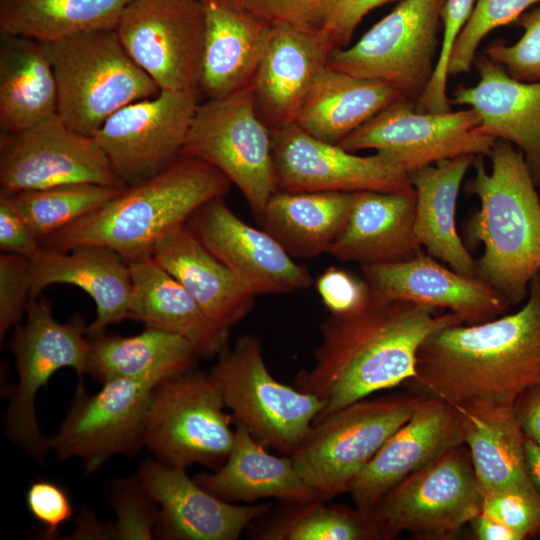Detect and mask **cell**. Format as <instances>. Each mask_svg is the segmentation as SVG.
<instances>
[{"label":"cell","mask_w":540,"mask_h":540,"mask_svg":"<svg viewBox=\"0 0 540 540\" xmlns=\"http://www.w3.org/2000/svg\"><path fill=\"white\" fill-rule=\"evenodd\" d=\"M462 323L453 312L383 300L371 292L358 310L330 314L321 324L314 364L296 374L294 386L323 402L316 421L376 392L409 382L416 375L422 343L437 330Z\"/></svg>","instance_id":"obj_1"},{"label":"cell","mask_w":540,"mask_h":540,"mask_svg":"<svg viewBox=\"0 0 540 540\" xmlns=\"http://www.w3.org/2000/svg\"><path fill=\"white\" fill-rule=\"evenodd\" d=\"M411 391L456 405L514 398L540 383V275L516 311L437 330L420 346Z\"/></svg>","instance_id":"obj_2"},{"label":"cell","mask_w":540,"mask_h":540,"mask_svg":"<svg viewBox=\"0 0 540 540\" xmlns=\"http://www.w3.org/2000/svg\"><path fill=\"white\" fill-rule=\"evenodd\" d=\"M473 163L467 195L479 199V209L467 224L469 239L481 242L477 277L509 304H522L540 272V193L523 153L512 143L496 140L488 155Z\"/></svg>","instance_id":"obj_3"},{"label":"cell","mask_w":540,"mask_h":540,"mask_svg":"<svg viewBox=\"0 0 540 540\" xmlns=\"http://www.w3.org/2000/svg\"><path fill=\"white\" fill-rule=\"evenodd\" d=\"M232 183L215 166L187 153L96 211L43 238V248L69 251L82 245L113 249L127 263L151 256L168 233L186 224L208 201L225 196Z\"/></svg>","instance_id":"obj_4"},{"label":"cell","mask_w":540,"mask_h":540,"mask_svg":"<svg viewBox=\"0 0 540 540\" xmlns=\"http://www.w3.org/2000/svg\"><path fill=\"white\" fill-rule=\"evenodd\" d=\"M58 91L60 118L94 136L117 110L155 96L159 86L132 60L115 29L44 43Z\"/></svg>","instance_id":"obj_5"},{"label":"cell","mask_w":540,"mask_h":540,"mask_svg":"<svg viewBox=\"0 0 540 540\" xmlns=\"http://www.w3.org/2000/svg\"><path fill=\"white\" fill-rule=\"evenodd\" d=\"M424 397L413 391L367 397L317 419L290 455L316 498L329 501L348 492L354 479Z\"/></svg>","instance_id":"obj_6"},{"label":"cell","mask_w":540,"mask_h":540,"mask_svg":"<svg viewBox=\"0 0 540 540\" xmlns=\"http://www.w3.org/2000/svg\"><path fill=\"white\" fill-rule=\"evenodd\" d=\"M208 374L234 423L282 455L300 446L324 407L315 395L274 378L254 335H243L221 352Z\"/></svg>","instance_id":"obj_7"},{"label":"cell","mask_w":540,"mask_h":540,"mask_svg":"<svg viewBox=\"0 0 540 540\" xmlns=\"http://www.w3.org/2000/svg\"><path fill=\"white\" fill-rule=\"evenodd\" d=\"M208 373L189 370L156 386L144 433L157 461L187 469H218L234 444L233 416Z\"/></svg>","instance_id":"obj_8"},{"label":"cell","mask_w":540,"mask_h":540,"mask_svg":"<svg viewBox=\"0 0 540 540\" xmlns=\"http://www.w3.org/2000/svg\"><path fill=\"white\" fill-rule=\"evenodd\" d=\"M26 316L10 343L18 382L11 392L4 426L11 440L42 464L50 443L38 426L37 393L62 368H72L80 377L86 372L89 334L88 325L78 314L68 322H58L44 298L31 299Z\"/></svg>","instance_id":"obj_9"},{"label":"cell","mask_w":540,"mask_h":540,"mask_svg":"<svg viewBox=\"0 0 540 540\" xmlns=\"http://www.w3.org/2000/svg\"><path fill=\"white\" fill-rule=\"evenodd\" d=\"M181 153L219 169L261 218L276 184L271 130L256 111L252 85L200 102Z\"/></svg>","instance_id":"obj_10"},{"label":"cell","mask_w":540,"mask_h":540,"mask_svg":"<svg viewBox=\"0 0 540 540\" xmlns=\"http://www.w3.org/2000/svg\"><path fill=\"white\" fill-rule=\"evenodd\" d=\"M444 4L445 0L401 1L355 44L335 49L329 66L417 99L435 69Z\"/></svg>","instance_id":"obj_11"},{"label":"cell","mask_w":540,"mask_h":540,"mask_svg":"<svg viewBox=\"0 0 540 540\" xmlns=\"http://www.w3.org/2000/svg\"><path fill=\"white\" fill-rule=\"evenodd\" d=\"M483 494L465 444L454 446L390 489L373 508L394 535L449 539L482 512Z\"/></svg>","instance_id":"obj_12"},{"label":"cell","mask_w":540,"mask_h":540,"mask_svg":"<svg viewBox=\"0 0 540 540\" xmlns=\"http://www.w3.org/2000/svg\"><path fill=\"white\" fill-rule=\"evenodd\" d=\"M495 141L479 131V118L472 108L418 112L412 99L400 97L338 145L350 152L373 149L410 175L445 159L488 156Z\"/></svg>","instance_id":"obj_13"},{"label":"cell","mask_w":540,"mask_h":540,"mask_svg":"<svg viewBox=\"0 0 540 540\" xmlns=\"http://www.w3.org/2000/svg\"><path fill=\"white\" fill-rule=\"evenodd\" d=\"M160 90H199L206 13L200 0H131L115 28Z\"/></svg>","instance_id":"obj_14"},{"label":"cell","mask_w":540,"mask_h":540,"mask_svg":"<svg viewBox=\"0 0 540 540\" xmlns=\"http://www.w3.org/2000/svg\"><path fill=\"white\" fill-rule=\"evenodd\" d=\"M200 91L160 90L113 113L93 136L126 185L146 180L181 154Z\"/></svg>","instance_id":"obj_15"},{"label":"cell","mask_w":540,"mask_h":540,"mask_svg":"<svg viewBox=\"0 0 540 540\" xmlns=\"http://www.w3.org/2000/svg\"><path fill=\"white\" fill-rule=\"evenodd\" d=\"M91 183L127 187L94 137L69 127L58 114L0 134V186L9 193Z\"/></svg>","instance_id":"obj_16"},{"label":"cell","mask_w":540,"mask_h":540,"mask_svg":"<svg viewBox=\"0 0 540 540\" xmlns=\"http://www.w3.org/2000/svg\"><path fill=\"white\" fill-rule=\"evenodd\" d=\"M155 387L118 377L90 395L79 386L58 432L49 438L58 460L78 458L93 473L116 454L133 455L144 446L146 418Z\"/></svg>","instance_id":"obj_17"},{"label":"cell","mask_w":540,"mask_h":540,"mask_svg":"<svg viewBox=\"0 0 540 540\" xmlns=\"http://www.w3.org/2000/svg\"><path fill=\"white\" fill-rule=\"evenodd\" d=\"M276 191L401 192L413 189L409 175L376 152L359 156L319 140L294 122L271 131Z\"/></svg>","instance_id":"obj_18"},{"label":"cell","mask_w":540,"mask_h":540,"mask_svg":"<svg viewBox=\"0 0 540 540\" xmlns=\"http://www.w3.org/2000/svg\"><path fill=\"white\" fill-rule=\"evenodd\" d=\"M187 225L255 296L290 293L313 284L309 269L293 257L264 229L240 219L224 196L202 205Z\"/></svg>","instance_id":"obj_19"},{"label":"cell","mask_w":540,"mask_h":540,"mask_svg":"<svg viewBox=\"0 0 540 540\" xmlns=\"http://www.w3.org/2000/svg\"><path fill=\"white\" fill-rule=\"evenodd\" d=\"M138 480L158 505L155 534L172 540H238L271 511V504L224 501L190 478L186 469L142 462Z\"/></svg>","instance_id":"obj_20"},{"label":"cell","mask_w":540,"mask_h":540,"mask_svg":"<svg viewBox=\"0 0 540 540\" xmlns=\"http://www.w3.org/2000/svg\"><path fill=\"white\" fill-rule=\"evenodd\" d=\"M360 268L376 297L447 310L459 315L464 324L494 319L510 307L480 278L461 274L425 251L406 261Z\"/></svg>","instance_id":"obj_21"},{"label":"cell","mask_w":540,"mask_h":540,"mask_svg":"<svg viewBox=\"0 0 540 540\" xmlns=\"http://www.w3.org/2000/svg\"><path fill=\"white\" fill-rule=\"evenodd\" d=\"M335 49L322 29L271 24L252 83L256 111L271 131L294 122Z\"/></svg>","instance_id":"obj_22"},{"label":"cell","mask_w":540,"mask_h":540,"mask_svg":"<svg viewBox=\"0 0 540 540\" xmlns=\"http://www.w3.org/2000/svg\"><path fill=\"white\" fill-rule=\"evenodd\" d=\"M461 444L464 442L456 407L425 396L358 474L348 492L356 506L374 508L405 477Z\"/></svg>","instance_id":"obj_23"},{"label":"cell","mask_w":540,"mask_h":540,"mask_svg":"<svg viewBox=\"0 0 540 540\" xmlns=\"http://www.w3.org/2000/svg\"><path fill=\"white\" fill-rule=\"evenodd\" d=\"M474 66L478 81L472 86L459 85L450 97L451 105L472 108L483 135L518 148L539 186L540 81L517 80L483 53L476 56Z\"/></svg>","instance_id":"obj_24"},{"label":"cell","mask_w":540,"mask_h":540,"mask_svg":"<svg viewBox=\"0 0 540 540\" xmlns=\"http://www.w3.org/2000/svg\"><path fill=\"white\" fill-rule=\"evenodd\" d=\"M31 299L53 284H69L86 292L95 302L97 316L88 334L130 319L132 279L129 264L111 248L82 245L69 251L41 247L31 259ZM30 299V300H31Z\"/></svg>","instance_id":"obj_25"},{"label":"cell","mask_w":540,"mask_h":540,"mask_svg":"<svg viewBox=\"0 0 540 540\" xmlns=\"http://www.w3.org/2000/svg\"><path fill=\"white\" fill-rule=\"evenodd\" d=\"M415 191H356L349 218L328 254L360 265L397 263L424 249L414 233Z\"/></svg>","instance_id":"obj_26"},{"label":"cell","mask_w":540,"mask_h":540,"mask_svg":"<svg viewBox=\"0 0 540 540\" xmlns=\"http://www.w3.org/2000/svg\"><path fill=\"white\" fill-rule=\"evenodd\" d=\"M514 402V398H479L454 405L483 496L535 489L528 475L525 436Z\"/></svg>","instance_id":"obj_27"},{"label":"cell","mask_w":540,"mask_h":540,"mask_svg":"<svg viewBox=\"0 0 540 540\" xmlns=\"http://www.w3.org/2000/svg\"><path fill=\"white\" fill-rule=\"evenodd\" d=\"M152 256L218 327L230 331L253 310L255 295L201 243L187 223L164 236Z\"/></svg>","instance_id":"obj_28"},{"label":"cell","mask_w":540,"mask_h":540,"mask_svg":"<svg viewBox=\"0 0 540 540\" xmlns=\"http://www.w3.org/2000/svg\"><path fill=\"white\" fill-rule=\"evenodd\" d=\"M206 31L199 91L220 99L252 85L265 51L271 24L228 0L203 3Z\"/></svg>","instance_id":"obj_29"},{"label":"cell","mask_w":540,"mask_h":540,"mask_svg":"<svg viewBox=\"0 0 540 540\" xmlns=\"http://www.w3.org/2000/svg\"><path fill=\"white\" fill-rule=\"evenodd\" d=\"M132 279L130 319L189 341L199 357L218 356L230 331L215 325L193 296L153 256L129 262Z\"/></svg>","instance_id":"obj_30"},{"label":"cell","mask_w":540,"mask_h":540,"mask_svg":"<svg viewBox=\"0 0 540 540\" xmlns=\"http://www.w3.org/2000/svg\"><path fill=\"white\" fill-rule=\"evenodd\" d=\"M473 155L438 161L409 175L415 191L414 233L424 251L451 269L477 277L476 260L456 226L457 199Z\"/></svg>","instance_id":"obj_31"},{"label":"cell","mask_w":540,"mask_h":540,"mask_svg":"<svg viewBox=\"0 0 540 540\" xmlns=\"http://www.w3.org/2000/svg\"><path fill=\"white\" fill-rule=\"evenodd\" d=\"M196 482L214 496L231 503L276 498L284 503L317 499L295 468L291 456H276L241 424L226 461L214 472L200 473Z\"/></svg>","instance_id":"obj_32"},{"label":"cell","mask_w":540,"mask_h":540,"mask_svg":"<svg viewBox=\"0 0 540 540\" xmlns=\"http://www.w3.org/2000/svg\"><path fill=\"white\" fill-rule=\"evenodd\" d=\"M199 357L186 339L152 328L133 336L89 335L86 374L100 382L118 377L156 387L191 370Z\"/></svg>","instance_id":"obj_33"},{"label":"cell","mask_w":540,"mask_h":540,"mask_svg":"<svg viewBox=\"0 0 540 540\" xmlns=\"http://www.w3.org/2000/svg\"><path fill=\"white\" fill-rule=\"evenodd\" d=\"M0 35V134H10L57 114L58 91L44 43Z\"/></svg>","instance_id":"obj_34"},{"label":"cell","mask_w":540,"mask_h":540,"mask_svg":"<svg viewBox=\"0 0 540 540\" xmlns=\"http://www.w3.org/2000/svg\"><path fill=\"white\" fill-rule=\"evenodd\" d=\"M400 97L398 90L383 82L328 66L312 86L294 123L319 140L339 144Z\"/></svg>","instance_id":"obj_35"},{"label":"cell","mask_w":540,"mask_h":540,"mask_svg":"<svg viewBox=\"0 0 540 540\" xmlns=\"http://www.w3.org/2000/svg\"><path fill=\"white\" fill-rule=\"evenodd\" d=\"M353 192L275 191L260 218L263 228L295 258L328 253L345 227Z\"/></svg>","instance_id":"obj_36"},{"label":"cell","mask_w":540,"mask_h":540,"mask_svg":"<svg viewBox=\"0 0 540 540\" xmlns=\"http://www.w3.org/2000/svg\"><path fill=\"white\" fill-rule=\"evenodd\" d=\"M131 0H0V34L42 43L115 29Z\"/></svg>","instance_id":"obj_37"},{"label":"cell","mask_w":540,"mask_h":540,"mask_svg":"<svg viewBox=\"0 0 540 540\" xmlns=\"http://www.w3.org/2000/svg\"><path fill=\"white\" fill-rule=\"evenodd\" d=\"M309 500L285 503L277 514L259 525L254 535L262 540H390L388 530L373 508L328 505Z\"/></svg>","instance_id":"obj_38"},{"label":"cell","mask_w":540,"mask_h":540,"mask_svg":"<svg viewBox=\"0 0 540 540\" xmlns=\"http://www.w3.org/2000/svg\"><path fill=\"white\" fill-rule=\"evenodd\" d=\"M125 188L78 183L8 193L15 209L40 241L96 211Z\"/></svg>","instance_id":"obj_39"},{"label":"cell","mask_w":540,"mask_h":540,"mask_svg":"<svg viewBox=\"0 0 540 540\" xmlns=\"http://www.w3.org/2000/svg\"><path fill=\"white\" fill-rule=\"evenodd\" d=\"M540 0H476L451 50L448 77L467 73L482 40L493 30L515 22Z\"/></svg>","instance_id":"obj_40"},{"label":"cell","mask_w":540,"mask_h":540,"mask_svg":"<svg viewBox=\"0 0 540 540\" xmlns=\"http://www.w3.org/2000/svg\"><path fill=\"white\" fill-rule=\"evenodd\" d=\"M515 24L523 29L518 41L513 44L501 40L492 42L483 54L517 80L540 81V7L523 13Z\"/></svg>","instance_id":"obj_41"},{"label":"cell","mask_w":540,"mask_h":540,"mask_svg":"<svg viewBox=\"0 0 540 540\" xmlns=\"http://www.w3.org/2000/svg\"><path fill=\"white\" fill-rule=\"evenodd\" d=\"M269 24L321 30L340 0H228Z\"/></svg>","instance_id":"obj_42"},{"label":"cell","mask_w":540,"mask_h":540,"mask_svg":"<svg viewBox=\"0 0 540 540\" xmlns=\"http://www.w3.org/2000/svg\"><path fill=\"white\" fill-rule=\"evenodd\" d=\"M476 0H445L442 11L443 32L439 56L431 80L420 94L421 103L430 109L449 105L447 95L448 63L453 45L469 18Z\"/></svg>","instance_id":"obj_43"},{"label":"cell","mask_w":540,"mask_h":540,"mask_svg":"<svg viewBox=\"0 0 540 540\" xmlns=\"http://www.w3.org/2000/svg\"><path fill=\"white\" fill-rule=\"evenodd\" d=\"M31 260L16 254L0 255V338L17 326L31 299Z\"/></svg>","instance_id":"obj_44"},{"label":"cell","mask_w":540,"mask_h":540,"mask_svg":"<svg viewBox=\"0 0 540 540\" xmlns=\"http://www.w3.org/2000/svg\"><path fill=\"white\" fill-rule=\"evenodd\" d=\"M482 512L506 525L521 540L540 536V495L536 489L484 495Z\"/></svg>","instance_id":"obj_45"},{"label":"cell","mask_w":540,"mask_h":540,"mask_svg":"<svg viewBox=\"0 0 540 540\" xmlns=\"http://www.w3.org/2000/svg\"><path fill=\"white\" fill-rule=\"evenodd\" d=\"M316 291L330 314L345 315L361 308L371 291L367 282L350 272L331 266L316 279Z\"/></svg>","instance_id":"obj_46"},{"label":"cell","mask_w":540,"mask_h":540,"mask_svg":"<svg viewBox=\"0 0 540 540\" xmlns=\"http://www.w3.org/2000/svg\"><path fill=\"white\" fill-rule=\"evenodd\" d=\"M26 504L30 514L45 529V538H54L59 528L70 520L72 503L66 490L49 479H36L27 489Z\"/></svg>","instance_id":"obj_47"},{"label":"cell","mask_w":540,"mask_h":540,"mask_svg":"<svg viewBox=\"0 0 540 540\" xmlns=\"http://www.w3.org/2000/svg\"><path fill=\"white\" fill-rule=\"evenodd\" d=\"M0 249L32 259L41 249L40 242L13 206L8 192L0 190Z\"/></svg>","instance_id":"obj_48"},{"label":"cell","mask_w":540,"mask_h":540,"mask_svg":"<svg viewBox=\"0 0 540 540\" xmlns=\"http://www.w3.org/2000/svg\"><path fill=\"white\" fill-rule=\"evenodd\" d=\"M395 0H340L323 31L337 48H344L362 19L373 9Z\"/></svg>","instance_id":"obj_49"},{"label":"cell","mask_w":540,"mask_h":540,"mask_svg":"<svg viewBox=\"0 0 540 540\" xmlns=\"http://www.w3.org/2000/svg\"><path fill=\"white\" fill-rule=\"evenodd\" d=\"M514 409L524 436L540 446V383L521 392Z\"/></svg>","instance_id":"obj_50"},{"label":"cell","mask_w":540,"mask_h":540,"mask_svg":"<svg viewBox=\"0 0 540 540\" xmlns=\"http://www.w3.org/2000/svg\"><path fill=\"white\" fill-rule=\"evenodd\" d=\"M475 539L478 540H521L506 525L481 512L469 524Z\"/></svg>","instance_id":"obj_51"},{"label":"cell","mask_w":540,"mask_h":540,"mask_svg":"<svg viewBox=\"0 0 540 540\" xmlns=\"http://www.w3.org/2000/svg\"><path fill=\"white\" fill-rule=\"evenodd\" d=\"M525 454L530 480L540 495V446L525 437Z\"/></svg>","instance_id":"obj_52"},{"label":"cell","mask_w":540,"mask_h":540,"mask_svg":"<svg viewBox=\"0 0 540 540\" xmlns=\"http://www.w3.org/2000/svg\"><path fill=\"white\" fill-rule=\"evenodd\" d=\"M200 1L205 3V2H208V1H212V0H200Z\"/></svg>","instance_id":"obj_53"},{"label":"cell","mask_w":540,"mask_h":540,"mask_svg":"<svg viewBox=\"0 0 540 540\" xmlns=\"http://www.w3.org/2000/svg\"><path fill=\"white\" fill-rule=\"evenodd\" d=\"M538 188H539V193H540V185L538 186Z\"/></svg>","instance_id":"obj_54"},{"label":"cell","mask_w":540,"mask_h":540,"mask_svg":"<svg viewBox=\"0 0 540 540\" xmlns=\"http://www.w3.org/2000/svg\"><path fill=\"white\" fill-rule=\"evenodd\" d=\"M539 275H540V272H539Z\"/></svg>","instance_id":"obj_55"}]
</instances>
